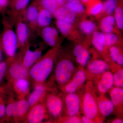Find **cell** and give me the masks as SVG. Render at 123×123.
<instances>
[{
  "mask_svg": "<svg viewBox=\"0 0 123 123\" xmlns=\"http://www.w3.org/2000/svg\"><path fill=\"white\" fill-rule=\"evenodd\" d=\"M54 66L53 58L47 56L37 62L31 67L29 75L36 83L42 84L50 75Z\"/></svg>",
  "mask_w": 123,
  "mask_h": 123,
  "instance_id": "obj_1",
  "label": "cell"
},
{
  "mask_svg": "<svg viewBox=\"0 0 123 123\" xmlns=\"http://www.w3.org/2000/svg\"><path fill=\"white\" fill-rule=\"evenodd\" d=\"M77 71L73 62L64 59L57 63L55 70L56 80L60 85L64 86L71 80Z\"/></svg>",
  "mask_w": 123,
  "mask_h": 123,
  "instance_id": "obj_2",
  "label": "cell"
},
{
  "mask_svg": "<svg viewBox=\"0 0 123 123\" xmlns=\"http://www.w3.org/2000/svg\"><path fill=\"white\" fill-rule=\"evenodd\" d=\"M82 106L83 112L85 116L93 121L95 119L98 115L99 110L97 99L92 90H87L84 94Z\"/></svg>",
  "mask_w": 123,
  "mask_h": 123,
  "instance_id": "obj_3",
  "label": "cell"
},
{
  "mask_svg": "<svg viewBox=\"0 0 123 123\" xmlns=\"http://www.w3.org/2000/svg\"><path fill=\"white\" fill-rule=\"evenodd\" d=\"M30 107L28 101L22 99L9 104L6 107V114L9 117L20 118L26 114Z\"/></svg>",
  "mask_w": 123,
  "mask_h": 123,
  "instance_id": "obj_4",
  "label": "cell"
},
{
  "mask_svg": "<svg viewBox=\"0 0 123 123\" xmlns=\"http://www.w3.org/2000/svg\"><path fill=\"white\" fill-rule=\"evenodd\" d=\"M46 107L51 116L57 118L60 116L63 111V102L58 95L51 94L46 98Z\"/></svg>",
  "mask_w": 123,
  "mask_h": 123,
  "instance_id": "obj_5",
  "label": "cell"
},
{
  "mask_svg": "<svg viewBox=\"0 0 123 123\" xmlns=\"http://www.w3.org/2000/svg\"><path fill=\"white\" fill-rule=\"evenodd\" d=\"M86 80V75L83 69H79L75 73L71 80L64 86L65 92L68 93H74L84 85Z\"/></svg>",
  "mask_w": 123,
  "mask_h": 123,
  "instance_id": "obj_6",
  "label": "cell"
},
{
  "mask_svg": "<svg viewBox=\"0 0 123 123\" xmlns=\"http://www.w3.org/2000/svg\"><path fill=\"white\" fill-rule=\"evenodd\" d=\"M18 38L13 31L9 30L6 31L3 37V45L6 53L9 57L15 55L17 47Z\"/></svg>",
  "mask_w": 123,
  "mask_h": 123,
  "instance_id": "obj_7",
  "label": "cell"
},
{
  "mask_svg": "<svg viewBox=\"0 0 123 123\" xmlns=\"http://www.w3.org/2000/svg\"><path fill=\"white\" fill-rule=\"evenodd\" d=\"M67 93L65 98L66 114L68 116H78L81 105L80 98L75 93Z\"/></svg>",
  "mask_w": 123,
  "mask_h": 123,
  "instance_id": "obj_8",
  "label": "cell"
},
{
  "mask_svg": "<svg viewBox=\"0 0 123 123\" xmlns=\"http://www.w3.org/2000/svg\"><path fill=\"white\" fill-rule=\"evenodd\" d=\"M31 107L27 117V123H39L43 122L47 115L46 106L42 104L38 103Z\"/></svg>",
  "mask_w": 123,
  "mask_h": 123,
  "instance_id": "obj_9",
  "label": "cell"
},
{
  "mask_svg": "<svg viewBox=\"0 0 123 123\" xmlns=\"http://www.w3.org/2000/svg\"><path fill=\"white\" fill-rule=\"evenodd\" d=\"M77 14L66 4L59 7L53 14L56 20H63L73 23L76 20Z\"/></svg>",
  "mask_w": 123,
  "mask_h": 123,
  "instance_id": "obj_10",
  "label": "cell"
},
{
  "mask_svg": "<svg viewBox=\"0 0 123 123\" xmlns=\"http://www.w3.org/2000/svg\"><path fill=\"white\" fill-rule=\"evenodd\" d=\"M114 85L113 74L110 71H106L103 73L98 82V89L101 95H104Z\"/></svg>",
  "mask_w": 123,
  "mask_h": 123,
  "instance_id": "obj_11",
  "label": "cell"
},
{
  "mask_svg": "<svg viewBox=\"0 0 123 123\" xmlns=\"http://www.w3.org/2000/svg\"><path fill=\"white\" fill-rule=\"evenodd\" d=\"M47 91V88L43 84L37 83L34 90L29 95L28 102L30 107L38 103L40 100L44 97Z\"/></svg>",
  "mask_w": 123,
  "mask_h": 123,
  "instance_id": "obj_12",
  "label": "cell"
},
{
  "mask_svg": "<svg viewBox=\"0 0 123 123\" xmlns=\"http://www.w3.org/2000/svg\"><path fill=\"white\" fill-rule=\"evenodd\" d=\"M9 75L14 80L21 78H27L29 75V69L23 64L15 63L9 69Z\"/></svg>",
  "mask_w": 123,
  "mask_h": 123,
  "instance_id": "obj_13",
  "label": "cell"
},
{
  "mask_svg": "<svg viewBox=\"0 0 123 123\" xmlns=\"http://www.w3.org/2000/svg\"><path fill=\"white\" fill-rule=\"evenodd\" d=\"M97 103L99 112L103 116H109L114 111V105L111 101L104 95H101L97 99Z\"/></svg>",
  "mask_w": 123,
  "mask_h": 123,
  "instance_id": "obj_14",
  "label": "cell"
},
{
  "mask_svg": "<svg viewBox=\"0 0 123 123\" xmlns=\"http://www.w3.org/2000/svg\"><path fill=\"white\" fill-rule=\"evenodd\" d=\"M74 55L78 63L82 67H85L88 64L89 59V51L81 44L75 46L73 51Z\"/></svg>",
  "mask_w": 123,
  "mask_h": 123,
  "instance_id": "obj_15",
  "label": "cell"
},
{
  "mask_svg": "<svg viewBox=\"0 0 123 123\" xmlns=\"http://www.w3.org/2000/svg\"><path fill=\"white\" fill-rule=\"evenodd\" d=\"M108 68L107 64L102 60H94L90 62L87 69L90 73L93 74H100L106 72Z\"/></svg>",
  "mask_w": 123,
  "mask_h": 123,
  "instance_id": "obj_16",
  "label": "cell"
},
{
  "mask_svg": "<svg viewBox=\"0 0 123 123\" xmlns=\"http://www.w3.org/2000/svg\"><path fill=\"white\" fill-rule=\"evenodd\" d=\"M42 35L44 41L49 46L53 47L55 44L58 35L57 29L52 27H46L42 30Z\"/></svg>",
  "mask_w": 123,
  "mask_h": 123,
  "instance_id": "obj_17",
  "label": "cell"
},
{
  "mask_svg": "<svg viewBox=\"0 0 123 123\" xmlns=\"http://www.w3.org/2000/svg\"><path fill=\"white\" fill-rule=\"evenodd\" d=\"M42 53L39 50H27L24 55L23 64L27 68H31L42 56Z\"/></svg>",
  "mask_w": 123,
  "mask_h": 123,
  "instance_id": "obj_18",
  "label": "cell"
},
{
  "mask_svg": "<svg viewBox=\"0 0 123 123\" xmlns=\"http://www.w3.org/2000/svg\"><path fill=\"white\" fill-rule=\"evenodd\" d=\"M92 42L95 48L99 52H103L106 46L104 34L99 31L93 33Z\"/></svg>",
  "mask_w": 123,
  "mask_h": 123,
  "instance_id": "obj_19",
  "label": "cell"
},
{
  "mask_svg": "<svg viewBox=\"0 0 123 123\" xmlns=\"http://www.w3.org/2000/svg\"><path fill=\"white\" fill-rule=\"evenodd\" d=\"M14 89L21 96H25L28 93L30 89V83L27 78H21L14 80Z\"/></svg>",
  "mask_w": 123,
  "mask_h": 123,
  "instance_id": "obj_20",
  "label": "cell"
},
{
  "mask_svg": "<svg viewBox=\"0 0 123 123\" xmlns=\"http://www.w3.org/2000/svg\"><path fill=\"white\" fill-rule=\"evenodd\" d=\"M110 96L115 106L121 105L123 102V88L117 86L112 88L110 92Z\"/></svg>",
  "mask_w": 123,
  "mask_h": 123,
  "instance_id": "obj_21",
  "label": "cell"
},
{
  "mask_svg": "<svg viewBox=\"0 0 123 123\" xmlns=\"http://www.w3.org/2000/svg\"><path fill=\"white\" fill-rule=\"evenodd\" d=\"M114 17L110 15L103 18L100 23L101 30L104 33H112L115 23Z\"/></svg>",
  "mask_w": 123,
  "mask_h": 123,
  "instance_id": "obj_22",
  "label": "cell"
},
{
  "mask_svg": "<svg viewBox=\"0 0 123 123\" xmlns=\"http://www.w3.org/2000/svg\"><path fill=\"white\" fill-rule=\"evenodd\" d=\"M52 14L46 9L42 10L38 14L37 20L40 26L44 27L49 25L51 22Z\"/></svg>",
  "mask_w": 123,
  "mask_h": 123,
  "instance_id": "obj_23",
  "label": "cell"
},
{
  "mask_svg": "<svg viewBox=\"0 0 123 123\" xmlns=\"http://www.w3.org/2000/svg\"><path fill=\"white\" fill-rule=\"evenodd\" d=\"M29 34V29L26 24L23 23H20L18 24L17 29V35L18 39L21 43L26 42Z\"/></svg>",
  "mask_w": 123,
  "mask_h": 123,
  "instance_id": "obj_24",
  "label": "cell"
},
{
  "mask_svg": "<svg viewBox=\"0 0 123 123\" xmlns=\"http://www.w3.org/2000/svg\"><path fill=\"white\" fill-rule=\"evenodd\" d=\"M88 5V11L91 15H97L103 11L104 4L99 0H93Z\"/></svg>",
  "mask_w": 123,
  "mask_h": 123,
  "instance_id": "obj_25",
  "label": "cell"
},
{
  "mask_svg": "<svg viewBox=\"0 0 123 123\" xmlns=\"http://www.w3.org/2000/svg\"><path fill=\"white\" fill-rule=\"evenodd\" d=\"M80 28L83 33L89 35L94 33L96 29V25L92 21L84 20L80 24Z\"/></svg>",
  "mask_w": 123,
  "mask_h": 123,
  "instance_id": "obj_26",
  "label": "cell"
},
{
  "mask_svg": "<svg viewBox=\"0 0 123 123\" xmlns=\"http://www.w3.org/2000/svg\"><path fill=\"white\" fill-rule=\"evenodd\" d=\"M110 54L111 58L113 61L119 65H123V55L118 48L115 46H111L110 49Z\"/></svg>",
  "mask_w": 123,
  "mask_h": 123,
  "instance_id": "obj_27",
  "label": "cell"
},
{
  "mask_svg": "<svg viewBox=\"0 0 123 123\" xmlns=\"http://www.w3.org/2000/svg\"><path fill=\"white\" fill-rule=\"evenodd\" d=\"M56 25L60 31L64 35L69 34L73 27V23L63 20H57Z\"/></svg>",
  "mask_w": 123,
  "mask_h": 123,
  "instance_id": "obj_28",
  "label": "cell"
},
{
  "mask_svg": "<svg viewBox=\"0 0 123 123\" xmlns=\"http://www.w3.org/2000/svg\"><path fill=\"white\" fill-rule=\"evenodd\" d=\"M67 4L77 14L82 13L85 11V7L80 0H68Z\"/></svg>",
  "mask_w": 123,
  "mask_h": 123,
  "instance_id": "obj_29",
  "label": "cell"
},
{
  "mask_svg": "<svg viewBox=\"0 0 123 123\" xmlns=\"http://www.w3.org/2000/svg\"><path fill=\"white\" fill-rule=\"evenodd\" d=\"M42 3L44 8L49 11L52 14H54L59 7L56 0H42Z\"/></svg>",
  "mask_w": 123,
  "mask_h": 123,
  "instance_id": "obj_30",
  "label": "cell"
},
{
  "mask_svg": "<svg viewBox=\"0 0 123 123\" xmlns=\"http://www.w3.org/2000/svg\"><path fill=\"white\" fill-rule=\"evenodd\" d=\"M115 12L116 23L119 29L122 30L123 28V9L121 7H117Z\"/></svg>",
  "mask_w": 123,
  "mask_h": 123,
  "instance_id": "obj_31",
  "label": "cell"
},
{
  "mask_svg": "<svg viewBox=\"0 0 123 123\" xmlns=\"http://www.w3.org/2000/svg\"><path fill=\"white\" fill-rule=\"evenodd\" d=\"M116 0H107L104 4L103 12L109 15L112 14L116 8Z\"/></svg>",
  "mask_w": 123,
  "mask_h": 123,
  "instance_id": "obj_32",
  "label": "cell"
},
{
  "mask_svg": "<svg viewBox=\"0 0 123 123\" xmlns=\"http://www.w3.org/2000/svg\"><path fill=\"white\" fill-rule=\"evenodd\" d=\"M38 14L36 7L34 6H30L28 8L27 11V18L29 21L34 22L37 20Z\"/></svg>",
  "mask_w": 123,
  "mask_h": 123,
  "instance_id": "obj_33",
  "label": "cell"
},
{
  "mask_svg": "<svg viewBox=\"0 0 123 123\" xmlns=\"http://www.w3.org/2000/svg\"><path fill=\"white\" fill-rule=\"evenodd\" d=\"M114 85L117 87H123V70L121 69L113 74Z\"/></svg>",
  "mask_w": 123,
  "mask_h": 123,
  "instance_id": "obj_34",
  "label": "cell"
},
{
  "mask_svg": "<svg viewBox=\"0 0 123 123\" xmlns=\"http://www.w3.org/2000/svg\"><path fill=\"white\" fill-rule=\"evenodd\" d=\"M104 36L106 45L108 47L113 46L117 43L118 40V36L112 33H105Z\"/></svg>",
  "mask_w": 123,
  "mask_h": 123,
  "instance_id": "obj_35",
  "label": "cell"
},
{
  "mask_svg": "<svg viewBox=\"0 0 123 123\" xmlns=\"http://www.w3.org/2000/svg\"><path fill=\"white\" fill-rule=\"evenodd\" d=\"M63 123H82L81 119L78 116H68V118L64 119Z\"/></svg>",
  "mask_w": 123,
  "mask_h": 123,
  "instance_id": "obj_36",
  "label": "cell"
},
{
  "mask_svg": "<svg viewBox=\"0 0 123 123\" xmlns=\"http://www.w3.org/2000/svg\"><path fill=\"white\" fill-rule=\"evenodd\" d=\"M30 0H18L15 4L17 9L21 10L24 8L29 4Z\"/></svg>",
  "mask_w": 123,
  "mask_h": 123,
  "instance_id": "obj_37",
  "label": "cell"
},
{
  "mask_svg": "<svg viewBox=\"0 0 123 123\" xmlns=\"http://www.w3.org/2000/svg\"><path fill=\"white\" fill-rule=\"evenodd\" d=\"M7 68V64L4 62L0 63V83L4 77Z\"/></svg>",
  "mask_w": 123,
  "mask_h": 123,
  "instance_id": "obj_38",
  "label": "cell"
},
{
  "mask_svg": "<svg viewBox=\"0 0 123 123\" xmlns=\"http://www.w3.org/2000/svg\"><path fill=\"white\" fill-rule=\"evenodd\" d=\"M6 107L4 104L0 103V118L3 117L5 114Z\"/></svg>",
  "mask_w": 123,
  "mask_h": 123,
  "instance_id": "obj_39",
  "label": "cell"
},
{
  "mask_svg": "<svg viewBox=\"0 0 123 123\" xmlns=\"http://www.w3.org/2000/svg\"><path fill=\"white\" fill-rule=\"evenodd\" d=\"M81 119L82 123H94V121L93 120L89 118L85 115L82 116L81 118Z\"/></svg>",
  "mask_w": 123,
  "mask_h": 123,
  "instance_id": "obj_40",
  "label": "cell"
},
{
  "mask_svg": "<svg viewBox=\"0 0 123 123\" xmlns=\"http://www.w3.org/2000/svg\"><path fill=\"white\" fill-rule=\"evenodd\" d=\"M8 4V0H0V7H5Z\"/></svg>",
  "mask_w": 123,
  "mask_h": 123,
  "instance_id": "obj_41",
  "label": "cell"
},
{
  "mask_svg": "<svg viewBox=\"0 0 123 123\" xmlns=\"http://www.w3.org/2000/svg\"><path fill=\"white\" fill-rule=\"evenodd\" d=\"M56 1L59 7L64 5L66 1V0H56Z\"/></svg>",
  "mask_w": 123,
  "mask_h": 123,
  "instance_id": "obj_42",
  "label": "cell"
},
{
  "mask_svg": "<svg viewBox=\"0 0 123 123\" xmlns=\"http://www.w3.org/2000/svg\"><path fill=\"white\" fill-rule=\"evenodd\" d=\"M111 123H123V120L121 119L117 118L113 120Z\"/></svg>",
  "mask_w": 123,
  "mask_h": 123,
  "instance_id": "obj_43",
  "label": "cell"
},
{
  "mask_svg": "<svg viewBox=\"0 0 123 123\" xmlns=\"http://www.w3.org/2000/svg\"><path fill=\"white\" fill-rule=\"evenodd\" d=\"M81 2L84 4H86L88 5L89 3L92 1L93 0H81Z\"/></svg>",
  "mask_w": 123,
  "mask_h": 123,
  "instance_id": "obj_44",
  "label": "cell"
},
{
  "mask_svg": "<svg viewBox=\"0 0 123 123\" xmlns=\"http://www.w3.org/2000/svg\"><path fill=\"white\" fill-rule=\"evenodd\" d=\"M2 51H1V49L0 48V63H1V60H2Z\"/></svg>",
  "mask_w": 123,
  "mask_h": 123,
  "instance_id": "obj_45",
  "label": "cell"
}]
</instances>
